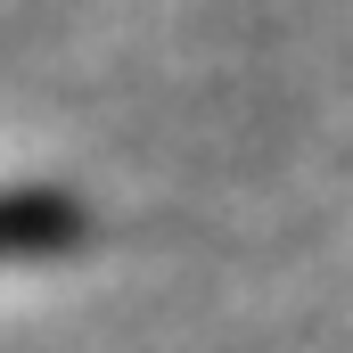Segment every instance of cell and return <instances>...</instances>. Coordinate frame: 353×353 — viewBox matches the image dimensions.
I'll return each mask as SVG.
<instances>
[{
    "label": "cell",
    "instance_id": "cell-1",
    "mask_svg": "<svg viewBox=\"0 0 353 353\" xmlns=\"http://www.w3.org/2000/svg\"><path fill=\"white\" fill-rule=\"evenodd\" d=\"M74 239V205L58 197H0V255H50Z\"/></svg>",
    "mask_w": 353,
    "mask_h": 353
}]
</instances>
